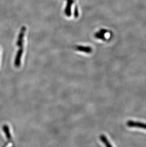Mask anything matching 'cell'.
<instances>
[{"label":"cell","mask_w":146,"mask_h":147,"mask_svg":"<svg viewBox=\"0 0 146 147\" xmlns=\"http://www.w3.org/2000/svg\"><path fill=\"white\" fill-rule=\"evenodd\" d=\"M127 125L129 127H137V128L143 129L146 130V123H142V122L129 121L127 122Z\"/></svg>","instance_id":"obj_1"},{"label":"cell","mask_w":146,"mask_h":147,"mask_svg":"<svg viewBox=\"0 0 146 147\" xmlns=\"http://www.w3.org/2000/svg\"><path fill=\"white\" fill-rule=\"evenodd\" d=\"M23 52V47L19 48V50L17 52L16 56L15 57V61H14V65L17 68H18L21 66V59L22 57Z\"/></svg>","instance_id":"obj_2"},{"label":"cell","mask_w":146,"mask_h":147,"mask_svg":"<svg viewBox=\"0 0 146 147\" xmlns=\"http://www.w3.org/2000/svg\"><path fill=\"white\" fill-rule=\"evenodd\" d=\"M3 129L4 133L5 134L6 137L9 142L13 143V138L11 137V134L10 133L9 127L7 125H4L3 127Z\"/></svg>","instance_id":"obj_3"},{"label":"cell","mask_w":146,"mask_h":147,"mask_svg":"<svg viewBox=\"0 0 146 147\" xmlns=\"http://www.w3.org/2000/svg\"><path fill=\"white\" fill-rule=\"evenodd\" d=\"M25 28L23 27V28L21 30V33L19 34V37L18 38V42H17V45H18L19 48L23 47V39L24 37V32H25Z\"/></svg>","instance_id":"obj_4"},{"label":"cell","mask_w":146,"mask_h":147,"mask_svg":"<svg viewBox=\"0 0 146 147\" xmlns=\"http://www.w3.org/2000/svg\"><path fill=\"white\" fill-rule=\"evenodd\" d=\"M76 50H77V51H83L87 53H90L92 51V49L90 47H88V46L85 47V46H76Z\"/></svg>","instance_id":"obj_5"},{"label":"cell","mask_w":146,"mask_h":147,"mask_svg":"<svg viewBox=\"0 0 146 147\" xmlns=\"http://www.w3.org/2000/svg\"><path fill=\"white\" fill-rule=\"evenodd\" d=\"M107 32V31L105 29H102L98 32H97L95 34V37L97 39H101V40H105V34Z\"/></svg>","instance_id":"obj_6"},{"label":"cell","mask_w":146,"mask_h":147,"mask_svg":"<svg viewBox=\"0 0 146 147\" xmlns=\"http://www.w3.org/2000/svg\"><path fill=\"white\" fill-rule=\"evenodd\" d=\"M100 138V140H101V142H102V143H104L105 146L109 147H113V146L111 145L110 142H109V140H108L106 136H105L104 135H101Z\"/></svg>","instance_id":"obj_7"}]
</instances>
